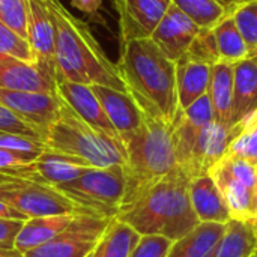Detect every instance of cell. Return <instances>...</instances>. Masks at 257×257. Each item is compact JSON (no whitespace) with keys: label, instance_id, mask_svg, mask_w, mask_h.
I'll return each instance as SVG.
<instances>
[{"label":"cell","instance_id":"17","mask_svg":"<svg viewBox=\"0 0 257 257\" xmlns=\"http://www.w3.org/2000/svg\"><path fill=\"white\" fill-rule=\"evenodd\" d=\"M92 89L96 98L99 99L107 117L110 119L120 137L128 133H133L143 123L145 113L128 92L99 84H93Z\"/></svg>","mask_w":257,"mask_h":257},{"label":"cell","instance_id":"46","mask_svg":"<svg viewBox=\"0 0 257 257\" xmlns=\"http://www.w3.org/2000/svg\"><path fill=\"white\" fill-rule=\"evenodd\" d=\"M247 120H251V122H257V113H256V114H253L251 117H248V119H245L244 122H247Z\"/></svg>","mask_w":257,"mask_h":257},{"label":"cell","instance_id":"20","mask_svg":"<svg viewBox=\"0 0 257 257\" xmlns=\"http://www.w3.org/2000/svg\"><path fill=\"white\" fill-rule=\"evenodd\" d=\"M176 63V90L179 108L185 110L194 101L208 93L211 81V65L184 54Z\"/></svg>","mask_w":257,"mask_h":257},{"label":"cell","instance_id":"47","mask_svg":"<svg viewBox=\"0 0 257 257\" xmlns=\"http://www.w3.org/2000/svg\"><path fill=\"white\" fill-rule=\"evenodd\" d=\"M254 257H257V253H256V254H254Z\"/></svg>","mask_w":257,"mask_h":257},{"label":"cell","instance_id":"32","mask_svg":"<svg viewBox=\"0 0 257 257\" xmlns=\"http://www.w3.org/2000/svg\"><path fill=\"white\" fill-rule=\"evenodd\" d=\"M0 21L27 38L29 0H0Z\"/></svg>","mask_w":257,"mask_h":257},{"label":"cell","instance_id":"16","mask_svg":"<svg viewBox=\"0 0 257 257\" xmlns=\"http://www.w3.org/2000/svg\"><path fill=\"white\" fill-rule=\"evenodd\" d=\"M0 89L56 93V81L38 63L0 54Z\"/></svg>","mask_w":257,"mask_h":257},{"label":"cell","instance_id":"18","mask_svg":"<svg viewBox=\"0 0 257 257\" xmlns=\"http://www.w3.org/2000/svg\"><path fill=\"white\" fill-rule=\"evenodd\" d=\"M209 175L215 181L218 190L221 191L232 218L242 221H254L256 188L247 185L244 181L230 173L221 161L209 172Z\"/></svg>","mask_w":257,"mask_h":257},{"label":"cell","instance_id":"12","mask_svg":"<svg viewBox=\"0 0 257 257\" xmlns=\"http://www.w3.org/2000/svg\"><path fill=\"white\" fill-rule=\"evenodd\" d=\"M119 17L120 44L131 39L151 38L172 0H114Z\"/></svg>","mask_w":257,"mask_h":257},{"label":"cell","instance_id":"22","mask_svg":"<svg viewBox=\"0 0 257 257\" xmlns=\"http://www.w3.org/2000/svg\"><path fill=\"white\" fill-rule=\"evenodd\" d=\"M257 113V63L251 59L235 63L232 126Z\"/></svg>","mask_w":257,"mask_h":257},{"label":"cell","instance_id":"45","mask_svg":"<svg viewBox=\"0 0 257 257\" xmlns=\"http://www.w3.org/2000/svg\"><path fill=\"white\" fill-rule=\"evenodd\" d=\"M248 59H251L254 63H257V48L253 51V53H251V54H250V57H248Z\"/></svg>","mask_w":257,"mask_h":257},{"label":"cell","instance_id":"26","mask_svg":"<svg viewBox=\"0 0 257 257\" xmlns=\"http://www.w3.org/2000/svg\"><path fill=\"white\" fill-rule=\"evenodd\" d=\"M140 238L142 235L131 226L119 218H113L96 245L86 257H128Z\"/></svg>","mask_w":257,"mask_h":257},{"label":"cell","instance_id":"7","mask_svg":"<svg viewBox=\"0 0 257 257\" xmlns=\"http://www.w3.org/2000/svg\"><path fill=\"white\" fill-rule=\"evenodd\" d=\"M81 212L99 218H116L125 196L123 166L87 169L80 178L56 187Z\"/></svg>","mask_w":257,"mask_h":257},{"label":"cell","instance_id":"36","mask_svg":"<svg viewBox=\"0 0 257 257\" xmlns=\"http://www.w3.org/2000/svg\"><path fill=\"white\" fill-rule=\"evenodd\" d=\"M0 133L27 136L44 142V139L30 125H27L24 120H21L18 116H15L11 110H8L3 105H0Z\"/></svg>","mask_w":257,"mask_h":257},{"label":"cell","instance_id":"44","mask_svg":"<svg viewBox=\"0 0 257 257\" xmlns=\"http://www.w3.org/2000/svg\"><path fill=\"white\" fill-rule=\"evenodd\" d=\"M9 179H11V176H8V175H5V173H0V184L6 182V181H9Z\"/></svg>","mask_w":257,"mask_h":257},{"label":"cell","instance_id":"27","mask_svg":"<svg viewBox=\"0 0 257 257\" xmlns=\"http://www.w3.org/2000/svg\"><path fill=\"white\" fill-rule=\"evenodd\" d=\"M214 35L217 41V48L221 60L229 63H238L250 57V50L233 20L229 14L214 27Z\"/></svg>","mask_w":257,"mask_h":257},{"label":"cell","instance_id":"15","mask_svg":"<svg viewBox=\"0 0 257 257\" xmlns=\"http://www.w3.org/2000/svg\"><path fill=\"white\" fill-rule=\"evenodd\" d=\"M199 32L200 27L172 5L161 23L157 26L151 39L170 60L176 62L188 51Z\"/></svg>","mask_w":257,"mask_h":257},{"label":"cell","instance_id":"2","mask_svg":"<svg viewBox=\"0 0 257 257\" xmlns=\"http://www.w3.org/2000/svg\"><path fill=\"white\" fill-rule=\"evenodd\" d=\"M190 181L176 167L125 200L116 218L140 235H161L173 242L184 238L200 224L190 199Z\"/></svg>","mask_w":257,"mask_h":257},{"label":"cell","instance_id":"19","mask_svg":"<svg viewBox=\"0 0 257 257\" xmlns=\"http://www.w3.org/2000/svg\"><path fill=\"white\" fill-rule=\"evenodd\" d=\"M190 199L200 223H221L232 220L226 200L211 175H202L190 181Z\"/></svg>","mask_w":257,"mask_h":257},{"label":"cell","instance_id":"21","mask_svg":"<svg viewBox=\"0 0 257 257\" xmlns=\"http://www.w3.org/2000/svg\"><path fill=\"white\" fill-rule=\"evenodd\" d=\"M235 87V63L220 60L211 68L208 95L217 123L232 128V104Z\"/></svg>","mask_w":257,"mask_h":257},{"label":"cell","instance_id":"8","mask_svg":"<svg viewBox=\"0 0 257 257\" xmlns=\"http://www.w3.org/2000/svg\"><path fill=\"white\" fill-rule=\"evenodd\" d=\"M0 200L15 208L27 218L81 212L56 187L15 178L0 184Z\"/></svg>","mask_w":257,"mask_h":257},{"label":"cell","instance_id":"3","mask_svg":"<svg viewBox=\"0 0 257 257\" xmlns=\"http://www.w3.org/2000/svg\"><path fill=\"white\" fill-rule=\"evenodd\" d=\"M45 3L54 30L57 80L128 92L117 65L104 53L89 26L71 14L60 0Z\"/></svg>","mask_w":257,"mask_h":257},{"label":"cell","instance_id":"13","mask_svg":"<svg viewBox=\"0 0 257 257\" xmlns=\"http://www.w3.org/2000/svg\"><path fill=\"white\" fill-rule=\"evenodd\" d=\"M27 39L36 63L56 81L57 65L54 51V30L45 0H29Z\"/></svg>","mask_w":257,"mask_h":257},{"label":"cell","instance_id":"41","mask_svg":"<svg viewBox=\"0 0 257 257\" xmlns=\"http://www.w3.org/2000/svg\"><path fill=\"white\" fill-rule=\"evenodd\" d=\"M0 257H24V254H21L15 248H6L0 245Z\"/></svg>","mask_w":257,"mask_h":257},{"label":"cell","instance_id":"35","mask_svg":"<svg viewBox=\"0 0 257 257\" xmlns=\"http://www.w3.org/2000/svg\"><path fill=\"white\" fill-rule=\"evenodd\" d=\"M182 116L184 119L194 125V126H205L211 122H214V110H212V104L209 99V95H203L202 98H199L197 101H194L190 107H187L185 110H182Z\"/></svg>","mask_w":257,"mask_h":257},{"label":"cell","instance_id":"31","mask_svg":"<svg viewBox=\"0 0 257 257\" xmlns=\"http://www.w3.org/2000/svg\"><path fill=\"white\" fill-rule=\"evenodd\" d=\"M0 54H6L29 63H36L33 50L27 38L0 21Z\"/></svg>","mask_w":257,"mask_h":257},{"label":"cell","instance_id":"28","mask_svg":"<svg viewBox=\"0 0 257 257\" xmlns=\"http://www.w3.org/2000/svg\"><path fill=\"white\" fill-rule=\"evenodd\" d=\"M172 5L200 29H214L230 11L220 0H172Z\"/></svg>","mask_w":257,"mask_h":257},{"label":"cell","instance_id":"4","mask_svg":"<svg viewBox=\"0 0 257 257\" xmlns=\"http://www.w3.org/2000/svg\"><path fill=\"white\" fill-rule=\"evenodd\" d=\"M120 139L126 152L123 164V202L178 167L172 140V126L145 116L143 123L137 130Z\"/></svg>","mask_w":257,"mask_h":257},{"label":"cell","instance_id":"38","mask_svg":"<svg viewBox=\"0 0 257 257\" xmlns=\"http://www.w3.org/2000/svg\"><path fill=\"white\" fill-rule=\"evenodd\" d=\"M24 221L20 220H5L0 218V245L6 248H14L15 238L21 230Z\"/></svg>","mask_w":257,"mask_h":257},{"label":"cell","instance_id":"11","mask_svg":"<svg viewBox=\"0 0 257 257\" xmlns=\"http://www.w3.org/2000/svg\"><path fill=\"white\" fill-rule=\"evenodd\" d=\"M87 169L93 167L80 158L45 149L33 163L5 170L3 173L15 179L59 187L80 178Z\"/></svg>","mask_w":257,"mask_h":257},{"label":"cell","instance_id":"30","mask_svg":"<svg viewBox=\"0 0 257 257\" xmlns=\"http://www.w3.org/2000/svg\"><path fill=\"white\" fill-rule=\"evenodd\" d=\"M233 17L250 54L257 48V0H242L230 8Z\"/></svg>","mask_w":257,"mask_h":257},{"label":"cell","instance_id":"37","mask_svg":"<svg viewBox=\"0 0 257 257\" xmlns=\"http://www.w3.org/2000/svg\"><path fill=\"white\" fill-rule=\"evenodd\" d=\"M41 154H38V152L17 151V149H8V148H0V173H3L5 170L14 169V167H20V166L30 164Z\"/></svg>","mask_w":257,"mask_h":257},{"label":"cell","instance_id":"14","mask_svg":"<svg viewBox=\"0 0 257 257\" xmlns=\"http://www.w3.org/2000/svg\"><path fill=\"white\" fill-rule=\"evenodd\" d=\"M56 93L60 96V99L65 104H68L92 128H95L110 137L120 139V136L114 130L113 123L107 117L92 86L57 80L56 81Z\"/></svg>","mask_w":257,"mask_h":257},{"label":"cell","instance_id":"23","mask_svg":"<svg viewBox=\"0 0 257 257\" xmlns=\"http://www.w3.org/2000/svg\"><path fill=\"white\" fill-rule=\"evenodd\" d=\"M75 215L77 214H66L26 220L15 238L14 248L21 254H26L27 251L53 241L72 223Z\"/></svg>","mask_w":257,"mask_h":257},{"label":"cell","instance_id":"29","mask_svg":"<svg viewBox=\"0 0 257 257\" xmlns=\"http://www.w3.org/2000/svg\"><path fill=\"white\" fill-rule=\"evenodd\" d=\"M236 134L227 154L242 158L257 167V122H241L232 128Z\"/></svg>","mask_w":257,"mask_h":257},{"label":"cell","instance_id":"5","mask_svg":"<svg viewBox=\"0 0 257 257\" xmlns=\"http://www.w3.org/2000/svg\"><path fill=\"white\" fill-rule=\"evenodd\" d=\"M44 145L48 151L80 158L96 169L123 166L126 160L120 139L92 128L63 101L57 120L45 134Z\"/></svg>","mask_w":257,"mask_h":257},{"label":"cell","instance_id":"24","mask_svg":"<svg viewBox=\"0 0 257 257\" xmlns=\"http://www.w3.org/2000/svg\"><path fill=\"white\" fill-rule=\"evenodd\" d=\"M224 230L226 224L221 223H200L172 244L167 257H214Z\"/></svg>","mask_w":257,"mask_h":257},{"label":"cell","instance_id":"40","mask_svg":"<svg viewBox=\"0 0 257 257\" xmlns=\"http://www.w3.org/2000/svg\"><path fill=\"white\" fill-rule=\"evenodd\" d=\"M0 218H5V220H20V221L29 220L24 214H21L20 211H17L11 205L5 203L3 200H0Z\"/></svg>","mask_w":257,"mask_h":257},{"label":"cell","instance_id":"39","mask_svg":"<svg viewBox=\"0 0 257 257\" xmlns=\"http://www.w3.org/2000/svg\"><path fill=\"white\" fill-rule=\"evenodd\" d=\"M104 0H71V5L86 15H96Z\"/></svg>","mask_w":257,"mask_h":257},{"label":"cell","instance_id":"43","mask_svg":"<svg viewBox=\"0 0 257 257\" xmlns=\"http://www.w3.org/2000/svg\"><path fill=\"white\" fill-rule=\"evenodd\" d=\"M254 203H256V209H254V223L257 224V178H256V190H254Z\"/></svg>","mask_w":257,"mask_h":257},{"label":"cell","instance_id":"1","mask_svg":"<svg viewBox=\"0 0 257 257\" xmlns=\"http://www.w3.org/2000/svg\"><path fill=\"white\" fill-rule=\"evenodd\" d=\"M116 65L128 93L145 116L172 126L179 110L176 63L151 38H143L120 44Z\"/></svg>","mask_w":257,"mask_h":257},{"label":"cell","instance_id":"25","mask_svg":"<svg viewBox=\"0 0 257 257\" xmlns=\"http://www.w3.org/2000/svg\"><path fill=\"white\" fill-rule=\"evenodd\" d=\"M257 253V224L232 218L214 251V257H254Z\"/></svg>","mask_w":257,"mask_h":257},{"label":"cell","instance_id":"6","mask_svg":"<svg viewBox=\"0 0 257 257\" xmlns=\"http://www.w3.org/2000/svg\"><path fill=\"white\" fill-rule=\"evenodd\" d=\"M235 137L236 134L232 128L223 126L215 120L205 126L188 123L179 108L172 125V140L178 167L190 179L209 175L224 158Z\"/></svg>","mask_w":257,"mask_h":257},{"label":"cell","instance_id":"9","mask_svg":"<svg viewBox=\"0 0 257 257\" xmlns=\"http://www.w3.org/2000/svg\"><path fill=\"white\" fill-rule=\"evenodd\" d=\"M113 218L78 212L72 223L53 241L27 251L24 257H86Z\"/></svg>","mask_w":257,"mask_h":257},{"label":"cell","instance_id":"34","mask_svg":"<svg viewBox=\"0 0 257 257\" xmlns=\"http://www.w3.org/2000/svg\"><path fill=\"white\" fill-rule=\"evenodd\" d=\"M173 241L161 235H142L128 257H167Z\"/></svg>","mask_w":257,"mask_h":257},{"label":"cell","instance_id":"33","mask_svg":"<svg viewBox=\"0 0 257 257\" xmlns=\"http://www.w3.org/2000/svg\"><path fill=\"white\" fill-rule=\"evenodd\" d=\"M190 57L200 60L208 65H215L221 60L218 48H217V41L214 35V29H200L197 36L194 38L191 47L185 53Z\"/></svg>","mask_w":257,"mask_h":257},{"label":"cell","instance_id":"42","mask_svg":"<svg viewBox=\"0 0 257 257\" xmlns=\"http://www.w3.org/2000/svg\"><path fill=\"white\" fill-rule=\"evenodd\" d=\"M220 2H221L223 5H226V6L230 9V8H233L236 3H239V2H242V0H220Z\"/></svg>","mask_w":257,"mask_h":257},{"label":"cell","instance_id":"10","mask_svg":"<svg viewBox=\"0 0 257 257\" xmlns=\"http://www.w3.org/2000/svg\"><path fill=\"white\" fill-rule=\"evenodd\" d=\"M0 105L11 110L45 139L47 131L60 114L62 99L57 93L0 89Z\"/></svg>","mask_w":257,"mask_h":257}]
</instances>
